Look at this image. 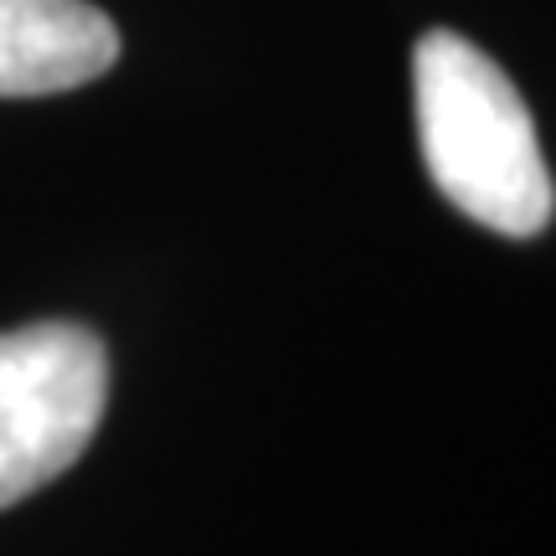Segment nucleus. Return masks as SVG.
I'll return each instance as SVG.
<instances>
[{
    "mask_svg": "<svg viewBox=\"0 0 556 556\" xmlns=\"http://www.w3.org/2000/svg\"><path fill=\"white\" fill-rule=\"evenodd\" d=\"M417 135L438 191L500 238H536L556 212L531 109L458 31H422L413 52Z\"/></svg>",
    "mask_w": 556,
    "mask_h": 556,
    "instance_id": "f257e3e1",
    "label": "nucleus"
},
{
    "mask_svg": "<svg viewBox=\"0 0 556 556\" xmlns=\"http://www.w3.org/2000/svg\"><path fill=\"white\" fill-rule=\"evenodd\" d=\"M103 402L109 356L88 325L41 319L0 330V510L78 464Z\"/></svg>",
    "mask_w": 556,
    "mask_h": 556,
    "instance_id": "f03ea898",
    "label": "nucleus"
},
{
    "mask_svg": "<svg viewBox=\"0 0 556 556\" xmlns=\"http://www.w3.org/2000/svg\"><path fill=\"white\" fill-rule=\"evenodd\" d=\"M119 26L88 0H0V99H41L103 78Z\"/></svg>",
    "mask_w": 556,
    "mask_h": 556,
    "instance_id": "7ed1b4c3",
    "label": "nucleus"
}]
</instances>
